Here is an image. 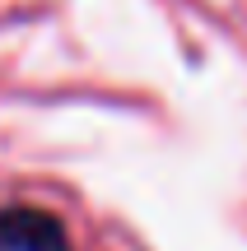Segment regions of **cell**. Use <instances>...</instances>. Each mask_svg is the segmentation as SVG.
<instances>
[{
  "instance_id": "6da1fadb",
  "label": "cell",
  "mask_w": 247,
  "mask_h": 251,
  "mask_svg": "<svg viewBox=\"0 0 247 251\" xmlns=\"http://www.w3.org/2000/svg\"><path fill=\"white\" fill-rule=\"evenodd\" d=\"M0 251H70L47 209H0Z\"/></svg>"
}]
</instances>
